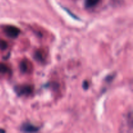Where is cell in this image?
Here are the masks:
<instances>
[{"instance_id": "5b68a950", "label": "cell", "mask_w": 133, "mask_h": 133, "mask_svg": "<svg viewBox=\"0 0 133 133\" xmlns=\"http://www.w3.org/2000/svg\"><path fill=\"white\" fill-rule=\"evenodd\" d=\"M19 68L22 72H26L28 70V63L26 61H22L19 65Z\"/></svg>"}, {"instance_id": "ba28073f", "label": "cell", "mask_w": 133, "mask_h": 133, "mask_svg": "<svg viewBox=\"0 0 133 133\" xmlns=\"http://www.w3.org/2000/svg\"><path fill=\"white\" fill-rule=\"evenodd\" d=\"M35 58H36L37 60H40V61L42 60V55L41 54V52L40 51L36 52V53H35Z\"/></svg>"}, {"instance_id": "9c48e42d", "label": "cell", "mask_w": 133, "mask_h": 133, "mask_svg": "<svg viewBox=\"0 0 133 133\" xmlns=\"http://www.w3.org/2000/svg\"><path fill=\"white\" fill-rule=\"evenodd\" d=\"M83 87H84V89H87L88 88V83L87 81H84L83 83Z\"/></svg>"}, {"instance_id": "277c9868", "label": "cell", "mask_w": 133, "mask_h": 133, "mask_svg": "<svg viewBox=\"0 0 133 133\" xmlns=\"http://www.w3.org/2000/svg\"><path fill=\"white\" fill-rule=\"evenodd\" d=\"M100 0H87L85 3L86 7L87 8L93 7V6H94L95 5H97V3Z\"/></svg>"}, {"instance_id": "8992f818", "label": "cell", "mask_w": 133, "mask_h": 133, "mask_svg": "<svg viewBox=\"0 0 133 133\" xmlns=\"http://www.w3.org/2000/svg\"><path fill=\"white\" fill-rule=\"evenodd\" d=\"M9 68L6 64H0V73L1 74H6L9 73Z\"/></svg>"}, {"instance_id": "7a4b0ae2", "label": "cell", "mask_w": 133, "mask_h": 133, "mask_svg": "<svg viewBox=\"0 0 133 133\" xmlns=\"http://www.w3.org/2000/svg\"><path fill=\"white\" fill-rule=\"evenodd\" d=\"M33 90V88L31 86L24 85L20 87H18V89H16V92L18 93L19 96L22 95L30 94Z\"/></svg>"}, {"instance_id": "52a82bcc", "label": "cell", "mask_w": 133, "mask_h": 133, "mask_svg": "<svg viewBox=\"0 0 133 133\" xmlns=\"http://www.w3.org/2000/svg\"><path fill=\"white\" fill-rule=\"evenodd\" d=\"M8 44L5 40H0V49L2 50H5L7 48Z\"/></svg>"}, {"instance_id": "6da1fadb", "label": "cell", "mask_w": 133, "mask_h": 133, "mask_svg": "<svg viewBox=\"0 0 133 133\" xmlns=\"http://www.w3.org/2000/svg\"><path fill=\"white\" fill-rule=\"evenodd\" d=\"M5 32L10 38H14L19 35V29L15 26L9 25L5 28Z\"/></svg>"}, {"instance_id": "3957f363", "label": "cell", "mask_w": 133, "mask_h": 133, "mask_svg": "<svg viewBox=\"0 0 133 133\" xmlns=\"http://www.w3.org/2000/svg\"><path fill=\"white\" fill-rule=\"evenodd\" d=\"M22 132H35L39 131L40 128L38 127H36L35 125L30 124V123H24L22 125L20 128Z\"/></svg>"}, {"instance_id": "30bf717a", "label": "cell", "mask_w": 133, "mask_h": 133, "mask_svg": "<svg viewBox=\"0 0 133 133\" xmlns=\"http://www.w3.org/2000/svg\"><path fill=\"white\" fill-rule=\"evenodd\" d=\"M5 131L3 129H0V132H5Z\"/></svg>"}]
</instances>
